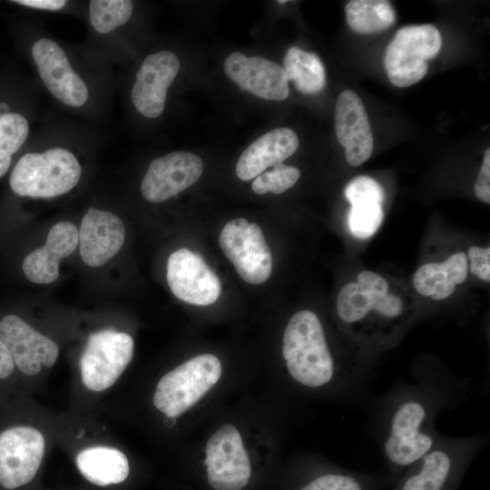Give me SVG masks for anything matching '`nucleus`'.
I'll return each instance as SVG.
<instances>
[{
  "label": "nucleus",
  "mask_w": 490,
  "mask_h": 490,
  "mask_svg": "<svg viewBox=\"0 0 490 490\" xmlns=\"http://www.w3.org/2000/svg\"><path fill=\"white\" fill-rule=\"evenodd\" d=\"M15 48L30 64L34 83L65 115L95 124L112 109L113 67L84 44H70L52 35L31 16L12 17Z\"/></svg>",
  "instance_id": "1"
},
{
  "label": "nucleus",
  "mask_w": 490,
  "mask_h": 490,
  "mask_svg": "<svg viewBox=\"0 0 490 490\" xmlns=\"http://www.w3.org/2000/svg\"><path fill=\"white\" fill-rule=\"evenodd\" d=\"M436 406L428 395L417 388L403 393L394 403L383 439L389 483H395L437 443L434 429Z\"/></svg>",
  "instance_id": "2"
},
{
  "label": "nucleus",
  "mask_w": 490,
  "mask_h": 490,
  "mask_svg": "<svg viewBox=\"0 0 490 490\" xmlns=\"http://www.w3.org/2000/svg\"><path fill=\"white\" fill-rule=\"evenodd\" d=\"M39 91L16 68H0V179L10 172L41 120Z\"/></svg>",
  "instance_id": "3"
},
{
  "label": "nucleus",
  "mask_w": 490,
  "mask_h": 490,
  "mask_svg": "<svg viewBox=\"0 0 490 490\" xmlns=\"http://www.w3.org/2000/svg\"><path fill=\"white\" fill-rule=\"evenodd\" d=\"M282 355L289 375L309 387H320L335 377L336 367L322 324L308 309L289 320L282 338Z\"/></svg>",
  "instance_id": "4"
},
{
  "label": "nucleus",
  "mask_w": 490,
  "mask_h": 490,
  "mask_svg": "<svg viewBox=\"0 0 490 490\" xmlns=\"http://www.w3.org/2000/svg\"><path fill=\"white\" fill-rule=\"evenodd\" d=\"M136 13L132 0L86 1L85 44L113 67L130 62L136 49L132 33Z\"/></svg>",
  "instance_id": "5"
},
{
  "label": "nucleus",
  "mask_w": 490,
  "mask_h": 490,
  "mask_svg": "<svg viewBox=\"0 0 490 490\" xmlns=\"http://www.w3.org/2000/svg\"><path fill=\"white\" fill-rule=\"evenodd\" d=\"M221 370L220 361L211 354L185 361L160 379L153 405L168 417L181 416L219 381Z\"/></svg>",
  "instance_id": "6"
},
{
  "label": "nucleus",
  "mask_w": 490,
  "mask_h": 490,
  "mask_svg": "<svg viewBox=\"0 0 490 490\" xmlns=\"http://www.w3.org/2000/svg\"><path fill=\"white\" fill-rule=\"evenodd\" d=\"M473 441H437L396 480L395 490H457L475 454Z\"/></svg>",
  "instance_id": "7"
},
{
  "label": "nucleus",
  "mask_w": 490,
  "mask_h": 490,
  "mask_svg": "<svg viewBox=\"0 0 490 490\" xmlns=\"http://www.w3.org/2000/svg\"><path fill=\"white\" fill-rule=\"evenodd\" d=\"M180 69V59L172 50L161 49L147 54L126 83V100L134 113L144 120L160 118Z\"/></svg>",
  "instance_id": "8"
},
{
  "label": "nucleus",
  "mask_w": 490,
  "mask_h": 490,
  "mask_svg": "<svg viewBox=\"0 0 490 490\" xmlns=\"http://www.w3.org/2000/svg\"><path fill=\"white\" fill-rule=\"evenodd\" d=\"M441 46V34L433 24L399 29L385 52L384 64L390 83L407 87L422 80L428 70L427 61L436 56Z\"/></svg>",
  "instance_id": "9"
},
{
  "label": "nucleus",
  "mask_w": 490,
  "mask_h": 490,
  "mask_svg": "<svg viewBox=\"0 0 490 490\" xmlns=\"http://www.w3.org/2000/svg\"><path fill=\"white\" fill-rule=\"evenodd\" d=\"M134 350L127 333L103 329L91 334L80 358L84 387L103 391L112 387L131 362Z\"/></svg>",
  "instance_id": "10"
},
{
  "label": "nucleus",
  "mask_w": 490,
  "mask_h": 490,
  "mask_svg": "<svg viewBox=\"0 0 490 490\" xmlns=\"http://www.w3.org/2000/svg\"><path fill=\"white\" fill-rule=\"evenodd\" d=\"M220 247L246 282L260 285L272 270V257L260 227L246 219L229 221L219 237Z\"/></svg>",
  "instance_id": "11"
},
{
  "label": "nucleus",
  "mask_w": 490,
  "mask_h": 490,
  "mask_svg": "<svg viewBox=\"0 0 490 490\" xmlns=\"http://www.w3.org/2000/svg\"><path fill=\"white\" fill-rule=\"evenodd\" d=\"M208 481L214 490H241L248 484L250 461L238 429L230 424L219 427L206 446Z\"/></svg>",
  "instance_id": "12"
},
{
  "label": "nucleus",
  "mask_w": 490,
  "mask_h": 490,
  "mask_svg": "<svg viewBox=\"0 0 490 490\" xmlns=\"http://www.w3.org/2000/svg\"><path fill=\"white\" fill-rule=\"evenodd\" d=\"M42 433L32 426H15L0 434V485L15 489L33 480L44 454Z\"/></svg>",
  "instance_id": "13"
},
{
  "label": "nucleus",
  "mask_w": 490,
  "mask_h": 490,
  "mask_svg": "<svg viewBox=\"0 0 490 490\" xmlns=\"http://www.w3.org/2000/svg\"><path fill=\"white\" fill-rule=\"evenodd\" d=\"M202 172L203 162L198 155L171 152L149 163L141 181V194L148 202H164L194 184Z\"/></svg>",
  "instance_id": "14"
},
{
  "label": "nucleus",
  "mask_w": 490,
  "mask_h": 490,
  "mask_svg": "<svg viewBox=\"0 0 490 490\" xmlns=\"http://www.w3.org/2000/svg\"><path fill=\"white\" fill-rule=\"evenodd\" d=\"M166 279L176 298L195 306L214 303L221 292L219 277L199 254L186 248L170 255Z\"/></svg>",
  "instance_id": "15"
},
{
  "label": "nucleus",
  "mask_w": 490,
  "mask_h": 490,
  "mask_svg": "<svg viewBox=\"0 0 490 490\" xmlns=\"http://www.w3.org/2000/svg\"><path fill=\"white\" fill-rule=\"evenodd\" d=\"M0 338L14 363L28 376L37 375L42 365L52 367L59 355V348L54 340L15 315H6L1 319Z\"/></svg>",
  "instance_id": "16"
},
{
  "label": "nucleus",
  "mask_w": 490,
  "mask_h": 490,
  "mask_svg": "<svg viewBox=\"0 0 490 490\" xmlns=\"http://www.w3.org/2000/svg\"><path fill=\"white\" fill-rule=\"evenodd\" d=\"M226 75L242 91L270 101H283L289 94V80L276 62L261 56L230 54L224 61Z\"/></svg>",
  "instance_id": "17"
},
{
  "label": "nucleus",
  "mask_w": 490,
  "mask_h": 490,
  "mask_svg": "<svg viewBox=\"0 0 490 490\" xmlns=\"http://www.w3.org/2000/svg\"><path fill=\"white\" fill-rule=\"evenodd\" d=\"M125 240L122 220L113 212L94 207L83 216L78 230V246L83 261L100 267L114 257Z\"/></svg>",
  "instance_id": "18"
},
{
  "label": "nucleus",
  "mask_w": 490,
  "mask_h": 490,
  "mask_svg": "<svg viewBox=\"0 0 490 490\" xmlns=\"http://www.w3.org/2000/svg\"><path fill=\"white\" fill-rule=\"evenodd\" d=\"M335 131L346 149L348 164L358 166L368 160L374 146L373 134L364 103L351 90L343 91L337 99Z\"/></svg>",
  "instance_id": "19"
},
{
  "label": "nucleus",
  "mask_w": 490,
  "mask_h": 490,
  "mask_svg": "<svg viewBox=\"0 0 490 490\" xmlns=\"http://www.w3.org/2000/svg\"><path fill=\"white\" fill-rule=\"evenodd\" d=\"M78 247V229L70 221H59L50 229L44 246L30 252L23 261L25 277L36 284H50L59 277V262Z\"/></svg>",
  "instance_id": "20"
},
{
  "label": "nucleus",
  "mask_w": 490,
  "mask_h": 490,
  "mask_svg": "<svg viewBox=\"0 0 490 490\" xmlns=\"http://www.w3.org/2000/svg\"><path fill=\"white\" fill-rule=\"evenodd\" d=\"M299 147L296 132L287 127L273 129L248 146L236 164V174L241 181H250L268 167L281 164Z\"/></svg>",
  "instance_id": "21"
},
{
  "label": "nucleus",
  "mask_w": 490,
  "mask_h": 490,
  "mask_svg": "<svg viewBox=\"0 0 490 490\" xmlns=\"http://www.w3.org/2000/svg\"><path fill=\"white\" fill-rule=\"evenodd\" d=\"M467 270L466 254L457 252L443 262H431L421 266L414 274L413 283L421 295L442 300L454 293L456 284L466 280Z\"/></svg>",
  "instance_id": "22"
},
{
  "label": "nucleus",
  "mask_w": 490,
  "mask_h": 490,
  "mask_svg": "<svg viewBox=\"0 0 490 490\" xmlns=\"http://www.w3.org/2000/svg\"><path fill=\"white\" fill-rule=\"evenodd\" d=\"M75 463L85 479L100 486L123 482L130 471L126 456L111 446L85 448L76 456Z\"/></svg>",
  "instance_id": "23"
},
{
  "label": "nucleus",
  "mask_w": 490,
  "mask_h": 490,
  "mask_svg": "<svg viewBox=\"0 0 490 490\" xmlns=\"http://www.w3.org/2000/svg\"><path fill=\"white\" fill-rule=\"evenodd\" d=\"M283 70L288 80L302 93H318L326 85L325 67L314 53L290 47L284 56Z\"/></svg>",
  "instance_id": "24"
},
{
  "label": "nucleus",
  "mask_w": 490,
  "mask_h": 490,
  "mask_svg": "<svg viewBox=\"0 0 490 490\" xmlns=\"http://www.w3.org/2000/svg\"><path fill=\"white\" fill-rule=\"evenodd\" d=\"M348 26L358 34H369L389 28L396 21V13L386 0H352L345 7Z\"/></svg>",
  "instance_id": "25"
},
{
  "label": "nucleus",
  "mask_w": 490,
  "mask_h": 490,
  "mask_svg": "<svg viewBox=\"0 0 490 490\" xmlns=\"http://www.w3.org/2000/svg\"><path fill=\"white\" fill-rule=\"evenodd\" d=\"M385 295L358 282L343 286L337 298V312L339 318L350 325L362 323Z\"/></svg>",
  "instance_id": "26"
},
{
  "label": "nucleus",
  "mask_w": 490,
  "mask_h": 490,
  "mask_svg": "<svg viewBox=\"0 0 490 490\" xmlns=\"http://www.w3.org/2000/svg\"><path fill=\"white\" fill-rule=\"evenodd\" d=\"M299 490H380V485L371 476L337 470L317 475Z\"/></svg>",
  "instance_id": "27"
},
{
  "label": "nucleus",
  "mask_w": 490,
  "mask_h": 490,
  "mask_svg": "<svg viewBox=\"0 0 490 490\" xmlns=\"http://www.w3.org/2000/svg\"><path fill=\"white\" fill-rule=\"evenodd\" d=\"M383 220L382 204L375 201H359L351 204L348 226L357 238L368 239L377 232Z\"/></svg>",
  "instance_id": "28"
},
{
  "label": "nucleus",
  "mask_w": 490,
  "mask_h": 490,
  "mask_svg": "<svg viewBox=\"0 0 490 490\" xmlns=\"http://www.w3.org/2000/svg\"><path fill=\"white\" fill-rule=\"evenodd\" d=\"M300 171L294 166L279 164L272 170L257 176L251 189L257 194H279L291 188L299 179Z\"/></svg>",
  "instance_id": "29"
},
{
  "label": "nucleus",
  "mask_w": 490,
  "mask_h": 490,
  "mask_svg": "<svg viewBox=\"0 0 490 490\" xmlns=\"http://www.w3.org/2000/svg\"><path fill=\"white\" fill-rule=\"evenodd\" d=\"M24 11L69 15L83 20L86 1L74 0H11L5 2Z\"/></svg>",
  "instance_id": "30"
},
{
  "label": "nucleus",
  "mask_w": 490,
  "mask_h": 490,
  "mask_svg": "<svg viewBox=\"0 0 490 490\" xmlns=\"http://www.w3.org/2000/svg\"><path fill=\"white\" fill-rule=\"evenodd\" d=\"M345 196L350 204L359 201H375L382 204L385 201L382 186L368 176L352 179L346 186Z\"/></svg>",
  "instance_id": "31"
},
{
  "label": "nucleus",
  "mask_w": 490,
  "mask_h": 490,
  "mask_svg": "<svg viewBox=\"0 0 490 490\" xmlns=\"http://www.w3.org/2000/svg\"><path fill=\"white\" fill-rule=\"evenodd\" d=\"M471 261L470 270L478 279L485 281L490 279V248L472 246L468 250Z\"/></svg>",
  "instance_id": "32"
},
{
  "label": "nucleus",
  "mask_w": 490,
  "mask_h": 490,
  "mask_svg": "<svg viewBox=\"0 0 490 490\" xmlns=\"http://www.w3.org/2000/svg\"><path fill=\"white\" fill-rule=\"evenodd\" d=\"M476 197L485 202H490V150H485L483 163L475 183Z\"/></svg>",
  "instance_id": "33"
},
{
  "label": "nucleus",
  "mask_w": 490,
  "mask_h": 490,
  "mask_svg": "<svg viewBox=\"0 0 490 490\" xmlns=\"http://www.w3.org/2000/svg\"><path fill=\"white\" fill-rule=\"evenodd\" d=\"M357 282L374 289L381 295H386L388 292L387 280L372 271L364 270L358 273Z\"/></svg>",
  "instance_id": "34"
},
{
  "label": "nucleus",
  "mask_w": 490,
  "mask_h": 490,
  "mask_svg": "<svg viewBox=\"0 0 490 490\" xmlns=\"http://www.w3.org/2000/svg\"><path fill=\"white\" fill-rule=\"evenodd\" d=\"M15 368L14 360L0 338V378H5L9 377Z\"/></svg>",
  "instance_id": "35"
},
{
  "label": "nucleus",
  "mask_w": 490,
  "mask_h": 490,
  "mask_svg": "<svg viewBox=\"0 0 490 490\" xmlns=\"http://www.w3.org/2000/svg\"><path fill=\"white\" fill-rule=\"evenodd\" d=\"M288 1H278V3L279 4H284V3H287Z\"/></svg>",
  "instance_id": "36"
}]
</instances>
